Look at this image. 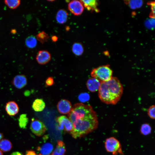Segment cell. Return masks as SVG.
Segmentation results:
<instances>
[{"label":"cell","mask_w":155,"mask_h":155,"mask_svg":"<svg viewBox=\"0 0 155 155\" xmlns=\"http://www.w3.org/2000/svg\"><path fill=\"white\" fill-rule=\"evenodd\" d=\"M68 117L73 126V130L70 134L75 139L86 135L98 127L96 113L90 105L82 103L75 104Z\"/></svg>","instance_id":"1"},{"label":"cell","mask_w":155,"mask_h":155,"mask_svg":"<svg viewBox=\"0 0 155 155\" xmlns=\"http://www.w3.org/2000/svg\"><path fill=\"white\" fill-rule=\"evenodd\" d=\"M98 90L99 98L102 102L115 105L122 96L123 87L119 79L113 77L109 80L101 83Z\"/></svg>","instance_id":"2"},{"label":"cell","mask_w":155,"mask_h":155,"mask_svg":"<svg viewBox=\"0 0 155 155\" xmlns=\"http://www.w3.org/2000/svg\"><path fill=\"white\" fill-rule=\"evenodd\" d=\"M113 71L108 65H103L93 69L91 72V76L100 83L108 81L113 77Z\"/></svg>","instance_id":"3"},{"label":"cell","mask_w":155,"mask_h":155,"mask_svg":"<svg viewBox=\"0 0 155 155\" xmlns=\"http://www.w3.org/2000/svg\"><path fill=\"white\" fill-rule=\"evenodd\" d=\"M104 146L107 152L111 153L113 155L123 154L120 142L114 137L107 138L104 142Z\"/></svg>","instance_id":"4"},{"label":"cell","mask_w":155,"mask_h":155,"mask_svg":"<svg viewBox=\"0 0 155 155\" xmlns=\"http://www.w3.org/2000/svg\"><path fill=\"white\" fill-rule=\"evenodd\" d=\"M57 123V129L59 131L63 130L70 134L73 130L72 123L68 118L64 115L61 116L56 119Z\"/></svg>","instance_id":"5"},{"label":"cell","mask_w":155,"mask_h":155,"mask_svg":"<svg viewBox=\"0 0 155 155\" xmlns=\"http://www.w3.org/2000/svg\"><path fill=\"white\" fill-rule=\"evenodd\" d=\"M30 129L34 134L38 136L43 135L46 130V127L43 122L34 118L32 119Z\"/></svg>","instance_id":"6"},{"label":"cell","mask_w":155,"mask_h":155,"mask_svg":"<svg viewBox=\"0 0 155 155\" xmlns=\"http://www.w3.org/2000/svg\"><path fill=\"white\" fill-rule=\"evenodd\" d=\"M69 10L74 15L79 16L81 14L84 10L82 3L80 1L73 0L68 4Z\"/></svg>","instance_id":"7"},{"label":"cell","mask_w":155,"mask_h":155,"mask_svg":"<svg viewBox=\"0 0 155 155\" xmlns=\"http://www.w3.org/2000/svg\"><path fill=\"white\" fill-rule=\"evenodd\" d=\"M57 108L59 113L62 114H68L71 111L72 107L71 102L66 99H62L57 105Z\"/></svg>","instance_id":"8"},{"label":"cell","mask_w":155,"mask_h":155,"mask_svg":"<svg viewBox=\"0 0 155 155\" xmlns=\"http://www.w3.org/2000/svg\"><path fill=\"white\" fill-rule=\"evenodd\" d=\"M27 82V78L25 75L19 74L16 75L13 78L11 83L16 88L21 89L26 85Z\"/></svg>","instance_id":"9"},{"label":"cell","mask_w":155,"mask_h":155,"mask_svg":"<svg viewBox=\"0 0 155 155\" xmlns=\"http://www.w3.org/2000/svg\"><path fill=\"white\" fill-rule=\"evenodd\" d=\"M51 58L50 53L46 50L39 51L36 57V59L38 63L42 65L48 63L51 60Z\"/></svg>","instance_id":"10"},{"label":"cell","mask_w":155,"mask_h":155,"mask_svg":"<svg viewBox=\"0 0 155 155\" xmlns=\"http://www.w3.org/2000/svg\"><path fill=\"white\" fill-rule=\"evenodd\" d=\"M5 109L7 114L10 116H15L19 111L18 105L13 101H10L6 103Z\"/></svg>","instance_id":"11"},{"label":"cell","mask_w":155,"mask_h":155,"mask_svg":"<svg viewBox=\"0 0 155 155\" xmlns=\"http://www.w3.org/2000/svg\"><path fill=\"white\" fill-rule=\"evenodd\" d=\"M100 83L97 80L92 78L88 80L86 82V86L90 91L94 92L98 90Z\"/></svg>","instance_id":"12"},{"label":"cell","mask_w":155,"mask_h":155,"mask_svg":"<svg viewBox=\"0 0 155 155\" xmlns=\"http://www.w3.org/2000/svg\"><path fill=\"white\" fill-rule=\"evenodd\" d=\"M68 13L67 11L64 9H60L57 12L56 16V20L59 24H63L67 20Z\"/></svg>","instance_id":"13"},{"label":"cell","mask_w":155,"mask_h":155,"mask_svg":"<svg viewBox=\"0 0 155 155\" xmlns=\"http://www.w3.org/2000/svg\"><path fill=\"white\" fill-rule=\"evenodd\" d=\"M84 7L88 10H94L98 11L97 8L98 2L95 0H80Z\"/></svg>","instance_id":"14"},{"label":"cell","mask_w":155,"mask_h":155,"mask_svg":"<svg viewBox=\"0 0 155 155\" xmlns=\"http://www.w3.org/2000/svg\"><path fill=\"white\" fill-rule=\"evenodd\" d=\"M66 148L65 144L62 141H58L56 147L52 153V155H65Z\"/></svg>","instance_id":"15"},{"label":"cell","mask_w":155,"mask_h":155,"mask_svg":"<svg viewBox=\"0 0 155 155\" xmlns=\"http://www.w3.org/2000/svg\"><path fill=\"white\" fill-rule=\"evenodd\" d=\"M45 107V104L43 100L40 98L35 99L33 102L32 108L36 112L42 111Z\"/></svg>","instance_id":"16"},{"label":"cell","mask_w":155,"mask_h":155,"mask_svg":"<svg viewBox=\"0 0 155 155\" xmlns=\"http://www.w3.org/2000/svg\"><path fill=\"white\" fill-rule=\"evenodd\" d=\"M53 148V145L50 143H46L40 147H38L37 150L40 151L42 155H49L52 151Z\"/></svg>","instance_id":"17"},{"label":"cell","mask_w":155,"mask_h":155,"mask_svg":"<svg viewBox=\"0 0 155 155\" xmlns=\"http://www.w3.org/2000/svg\"><path fill=\"white\" fill-rule=\"evenodd\" d=\"M12 145L8 140L3 139L0 141V150L3 152L9 151L12 149Z\"/></svg>","instance_id":"18"},{"label":"cell","mask_w":155,"mask_h":155,"mask_svg":"<svg viewBox=\"0 0 155 155\" xmlns=\"http://www.w3.org/2000/svg\"><path fill=\"white\" fill-rule=\"evenodd\" d=\"M73 53L76 55L80 56L84 52V49L82 44L79 42L74 43L72 46Z\"/></svg>","instance_id":"19"},{"label":"cell","mask_w":155,"mask_h":155,"mask_svg":"<svg viewBox=\"0 0 155 155\" xmlns=\"http://www.w3.org/2000/svg\"><path fill=\"white\" fill-rule=\"evenodd\" d=\"M19 125L20 128L25 129L28 122V118L26 114L21 115L18 119Z\"/></svg>","instance_id":"20"},{"label":"cell","mask_w":155,"mask_h":155,"mask_svg":"<svg viewBox=\"0 0 155 155\" xmlns=\"http://www.w3.org/2000/svg\"><path fill=\"white\" fill-rule=\"evenodd\" d=\"M36 38L33 36H30L27 37L25 41L26 46L30 48H33L36 46L37 44Z\"/></svg>","instance_id":"21"},{"label":"cell","mask_w":155,"mask_h":155,"mask_svg":"<svg viewBox=\"0 0 155 155\" xmlns=\"http://www.w3.org/2000/svg\"><path fill=\"white\" fill-rule=\"evenodd\" d=\"M49 38L48 35L43 31L39 33L36 36V39L42 44L47 42Z\"/></svg>","instance_id":"22"},{"label":"cell","mask_w":155,"mask_h":155,"mask_svg":"<svg viewBox=\"0 0 155 155\" xmlns=\"http://www.w3.org/2000/svg\"><path fill=\"white\" fill-rule=\"evenodd\" d=\"M5 4L10 8L15 9L20 5V0H6L4 1Z\"/></svg>","instance_id":"23"},{"label":"cell","mask_w":155,"mask_h":155,"mask_svg":"<svg viewBox=\"0 0 155 155\" xmlns=\"http://www.w3.org/2000/svg\"><path fill=\"white\" fill-rule=\"evenodd\" d=\"M151 132V128L148 124L144 123L142 125L140 129V132L143 135H147Z\"/></svg>","instance_id":"24"},{"label":"cell","mask_w":155,"mask_h":155,"mask_svg":"<svg viewBox=\"0 0 155 155\" xmlns=\"http://www.w3.org/2000/svg\"><path fill=\"white\" fill-rule=\"evenodd\" d=\"M142 4V2L141 0L130 1L129 2L130 7L133 9L141 7Z\"/></svg>","instance_id":"25"},{"label":"cell","mask_w":155,"mask_h":155,"mask_svg":"<svg viewBox=\"0 0 155 155\" xmlns=\"http://www.w3.org/2000/svg\"><path fill=\"white\" fill-rule=\"evenodd\" d=\"M147 113L149 117L151 119H154L155 118V106L152 105L148 109Z\"/></svg>","instance_id":"26"},{"label":"cell","mask_w":155,"mask_h":155,"mask_svg":"<svg viewBox=\"0 0 155 155\" xmlns=\"http://www.w3.org/2000/svg\"><path fill=\"white\" fill-rule=\"evenodd\" d=\"M90 98V96L88 94L83 93L80 94L78 96V99L81 102H84L88 101Z\"/></svg>","instance_id":"27"},{"label":"cell","mask_w":155,"mask_h":155,"mask_svg":"<svg viewBox=\"0 0 155 155\" xmlns=\"http://www.w3.org/2000/svg\"><path fill=\"white\" fill-rule=\"evenodd\" d=\"M54 84L53 78L52 77L47 78L45 81V86L46 87L50 86L53 85Z\"/></svg>","instance_id":"28"},{"label":"cell","mask_w":155,"mask_h":155,"mask_svg":"<svg viewBox=\"0 0 155 155\" xmlns=\"http://www.w3.org/2000/svg\"><path fill=\"white\" fill-rule=\"evenodd\" d=\"M154 19L152 18L148 20L146 22V25L148 28H152L154 27Z\"/></svg>","instance_id":"29"},{"label":"cell","mask_w":155,"mask_h":155,"mask_svg":"<svg viewBox=\"0 0 155 155\" xmlns=\"http://www.w3.org/2000/svg\"><path fill=\"white\" fill-rule=\"evenodd\" d=\"M25 155H37L35 152L32 150H27Z\"/></svg>","instance_id":"30"},{"label":"cell","mask_w":155,"mask_h":155,"mask_svg":"<svg viewBox=\"0 0 155 155\" xmlns=\"http://www.w3.org/2000/svg\"><path fill=\"white\" fill-rule=\"evenodd\" d=\"M151 8L153 14H154L155 13V3L154 2L152 3L151 4Z\"/></svg>","instance_id":"31"},{"label":"cell","mask_w":155,"mask_h":155,"mask_svg":"<svg viewBox=\"0 0 155 155\" xmlns=\"http://www.w3.org/2000/svg\"><path fill=\"white\" fill-rule=\"evenodd\" d=\"M10 155H23L22 153L18 152H13Z\"/></svg>","instance_id":"32"},{"label":"cell","mask_w":155,"mask_h":155,"mask_svg":"<svg viewBox=\"0 0 155 155\" xmlns=\"http://www.w3.org/2000/svg\"><path fill=\"white\" fill-rule=\"evenodd\" d=\"M51 39L53 41L56 42L58 40V37L56 36H52Z\"/></svg>","instance_id":"33"},{"label":"cell","mask_w":155,"mask_h":155,"mask_svg":"<svg viewBox=\"0 0 155 155\" xmlns=\"http://www.w3.org/2000/svg\"><path fill=\"white\" fill-rule=\"evenodd\" d=\"M3 133H0V141L3 138Z\"/></svg>","instance_id":"34"},{"label":"cell","mask_w":155,"mask_h":155,"mask_svg":"<svg viewBox=\"0 0 155 155\" xmlns=\"http://www.w3.org/2000/svg\"><path fill=\"white\" fill-rule=\"evenodd\" d=\"M0 155H3L2 152L0 150Z\"/></svg>","instance_id":"35"},{"label":"cell","mask_w":155,"mask_h":155,"mask_svg":"<svg viewBox=\"0 0 155 155\" xmlns=\"http://www.w3.org/2000/svg\"><path fill=\"white\" fill-rule=\"evenodd\" d=\"M42 155V154H38V155Z\"/></svg>","instance_id":"36"},{"label":"cell","mask_w":155,"mask_h":155,"mask_svg":"<svg viewBox=\"0 0 155 155\" xmlns=\"http://www.w3.org/2000/svg\"></svg>","instance_id":"37"}]
</instances>
